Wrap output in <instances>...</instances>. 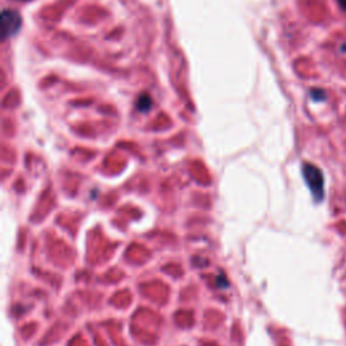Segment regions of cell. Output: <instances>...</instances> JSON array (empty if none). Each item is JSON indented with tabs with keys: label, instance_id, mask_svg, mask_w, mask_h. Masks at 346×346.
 I'll list each match as a JSON object with an SVG mask.
<instances>
[{
	"label": "cell",
	"instance_id": "cell-6",
	"mask_svg": "<svg viewBox=\"0 0 346 346\" xmlns=\"http://www.w3.org/2000/svg\"><path fill=\"white\" fill-rule=\"evenodd\" d=\"M338 3H339V6L342 7V10H345L346 11V0H338Z\"/></svg>",
	"mask_w": 346,
	"mask_h": 346
},
{
	"label": "cell",
	"instance_id": "cell-2",
	"mask_svg": "<svg viewBox=\"0 0 346 346\" xmlns=\"http://www.w3.org/2000/svg\"><path fill=\"white\" fill-rule=\"evenodd\" d=\"M20 20L19 14L14 10H4L3 14H2V31H3V36H12L18 32V30L20 28Z\"/></svg>",
	"mask_w": 346,
	"mask_h": 346
},
{
	"label": "cell",
	"instance_id": "cell-5",
	"mask_svg": "<svg viewBox=\"0 0 346 346\" xmlns=\"http://www.w3.org/2000/svg\"><path fill=\"white\" fill-rule=\"evenodd\" d=\"M218 286L221 287V288H226V287L229 286V283L226 282L225 279H223V278H222V276H221V278L218 279Z\"/></svg>",
	"mask_w": 346,
	"mask_h": 346
},
{
	"label": "cell",
	"instance_id": "cell-4",
	"mask_svg": "<svg viewBox=\"0 0 346 346\" xmlns=\"http://www.w3.org/2000/svg\"><path fill=\"white\" fill-rule=\"evenodd\" d=\"M310 95H311V97L317 101L325 100V99H326V92L322 91V89H313Z\"/></svg>",
	"mask_w": 346,
	"mask_h": 346
},
{
	"label": "cell",
	"instance_id": "cell-7",
	"mask_svg": "<svg viewBox=\"0 0 346 346\" xmlns=\"http://www.w3.org/2000/svg\"><path fill=\"white\" fill-rule=\"evenodd\" d=\"M23 2H28V0H23Z\"/></svg>",
	"mask_w": 346,
	"mask_h": 346
},
{
	"label": "cell",
	"instance_id": "cell-3",
	"mask_svg": "<svg viewBox=\"0 0 346 346\" xmlns=\"http://www.w3.org/2000/svg\"><path fill=\"white\" fill-rule=\"evenodd\" d=\"M150 107H152V99H150L149 95L144 93V95H141V96L138 97L137 109L140 110V111L146 113V111H149Z\"/></svg>",
	"mask_w": 346,
	"mask_h": 346
},
{
	"label": "cell",
	"instance_id": "cell-1",
	"mask_svg": "<svg viewBox=\"0 0 346 346\" xmlns=\"http://www.w3.org/2000/svg\"><path fill=\"white\" fill-rule=\"evenodd\" d=\"M303 177L310 188V192L315 201H322L325 197V177L318 166L310 162H304L302 168Z\"/></svg>",
	"mask_w": 346,
	"mask_h": 346
}]
</instances>
